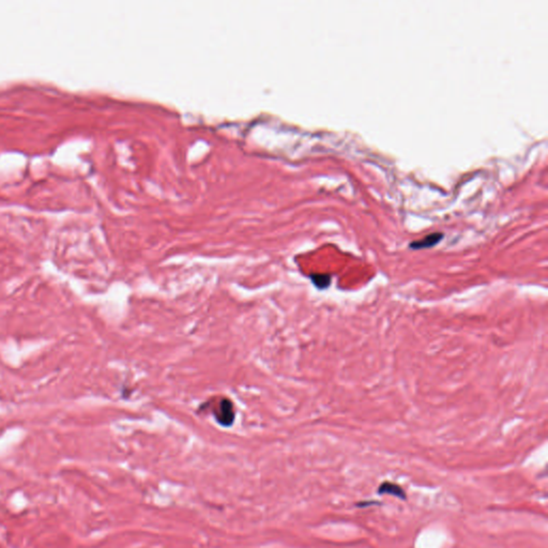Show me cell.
I'll return each instance as SVG.
<instances>
[{"label":"cell","mask_w":548,"mask_h":548,"mask_svg":"<svg viewBox=\"0 0 548 548\" xmlns=\"http://www.w3.org/2000/svg\"><path fill=\"white\" fill-rule=\"evenodd\" d=\"M444 239V234L441 233H434L430 234L426 237H424L421 240H417L410 243V248L412 249H424V248H430L432 246L437 245L441 240Z\"/></svg>","instance_id":"cell-1"},{"label":"cell","mask_w":548,"mask_h":548,"mask_svg":"<svg viewBox=\"0 0 548 548\" xmlns=\"http://www.w3.org/2000/svg\"><path fill=\"white\" fill-rule=\"evenodd\" d=\"M379 493H384V494H391V495H394V496H397L399 498H405V493H404V490L395 485V484H392V483H389V482H386L383 483L380 488H379Z\"/></svg>","instance_id":"cell-2"},{"label":"cell","mask_w":548,"mask_h":548,"mask_svg":"<svg viewBox=\"0 0 548 548\" xmlns=\"http://www.w3.org/2000/svg\"><path fill=\"white\" fill-rule=\"evenodd\" d=\"M312 281L318 288H326L331 283V277L328 274H317L313 276Z\"/></svg>","instance_id":"cell-3"}]
</instances>
